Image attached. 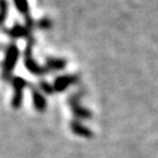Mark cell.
<instances>
[{
  "mask_svg": "<svg viewBox=\"0 0 158 158\" xmlns=\"http://www.w3.org/2000/svg\"><path fill=\"white\" fill-rule=\"evenodd\" d=\"M18 58V49L15 45H11L8 49V54L7 57L5 59V63H3V76H7L10 75L12 68L15 65V60Z\"/></svg>",
  "mask_w": 158,
  "mask_h": 158,
  "instance_id": "cell-1",
  "label": "cell"
},
{
  "mask_svg": "<svg viewBox=\"0 0 158 158\" xmlns=\"http://www.w3.org/2000/svg\"><path fill=\"white\" fill-rule=\"evenodd\" d=\"M25 86L24 80H22V78H15V99H13V106L17 108L21 103V99H22V88Z\"/></svg>",
  "mask_w": 158,
  "mask_h": 158,
  "instance_id": "cell-2",
  "label": "cell"
},
{
  "mask_svg": "<svg viewBox=\"0 0 158 158\" xmlns=\"http://www.w3.org/2000/svg\"><path fill=\"white\" fill-rule=\"evenodd\" d=\"M75 81H76V77L75 76H63V77H59V78L56 79L54 87L56 90L60 91V90L66 89L67 86L74 84Z\"/></svg>",
  "mask_w": 158,
  "mask_h": 158,
  "instance_id": "cell-3",
  "label": "cell"
},
{
  "mask_svg": "<svg viewBox=\"0 0 158 158\" xmlns=\"http://www.w3.org/2000/svg\"><path fill=\"white\" fill-rule=\"evenodd\" d=\"M72 130L75 134L79 136H82V137H91L92 132L89 130L88 127L84 126L82 124L78 123V122H73L72 123Z\"/></svg>",
  "mask_w": 158,
  "mask_h": 158,
  "instance_id": "cell-4",
  "label": "cell"
},
{
  "mask_svg": "<svg viewBox=\"0 0 158 158\" xmlns=\"http://www.w3.org/2000/svg\"><path fill=\"white\" fill-rule=\"evenodd\" d=\"M33 100L37 110H44L45 109V99L39 92H33Z\"/></svg>",
  "mask_w": 158,
  "mask_h": 158,
  "instance_id": "cell-5",
  "label": "cell"
},
{
  "mask_svg": "<svg viewBox=\"0 0 158 158\" xmlns=\"http://www.w3.org/2000/svg\"><path fill=\"white\" fill-rule=\"evenodd\" d=\"M15 6H17L18 9H19L20 11H21L25 17H27V19H29V9H27L29 7H27V0H15Z\"/></svg>",
  "mask_w": 158,
  "mask_h": 158,
  "instance_id": "cell-6",
  "label": "cell"
},
{
  "mask_svg": "<svg viewBox=\"0 0 158 158\" xmlns=\"http://www.w3.org/2000/svg\"><path fill=\"white\" fill-rule=\"evenodd\" d=\"M48 65H49V67L53 69H62L65 67L66 62L63 60V59H53V60H49Z\"/></svg>",
  "mask_w": 158,
  "mask_h": 158,
  "instance_id": "cell-7",
  "label": "cell"
},
{
  "mask_svg": "<svg viewBox=\"0 0 158 158\" xmlns=\"http://www.w3.org/2000/svg\"><path fill=\"white\" fill-rule=\"evenodd\" d=\"M0 9H1L0 10V22H2L5 20L6 15H7V3L3 0L0 1Z\"/></svg>",
  "mask_w": 158,
  "mask_h": 158,
  "instance_id": "cell-8",
  "label": "cell"
}]
</instances>
